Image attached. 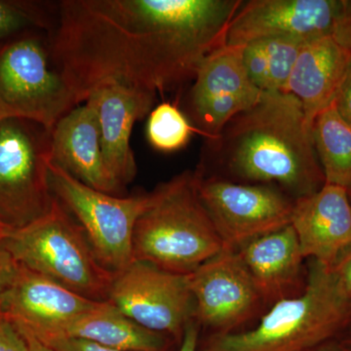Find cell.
Returning <instances> with one entry per match:
<instances>
[{
    "label": "cell",
    "instance_id": "obj_10",
    "mask_svg": "<svg viewBox=\"0 0 351 351\" xmlns=\"http://www.w3.org/2000/svg\"><path fill=\"white\" fill-rule=\"evenodd\" d=\"M108 301L141 326L180 341L189 321L195 318L189 274L141 261H133L114 274Z\"/></svg>",
    "mask_w": 351,
    "mask_h": 351
},
{
    "label": "cell",
    "instance_id": "obj_35",
    "mask_svg": "<svg viewBox=\"0 0 351 351\" xmlns=\"http://www.w3.org/2000/svg\"><path fill=\"white\" fill-rule=\"evenodd\" d=\"M346 189H348V197H350V200L351 202V186H350V188Z\"/></svg>",
    "mask_w": 351,
    "mask_h": 351
},
{
    "label": "cell",
    "instance_id": "obj_27",
    "mask_svg": "<svg viewBox=\"0 0 351 351\" xmlns=\"http://www.w3.org/2000/svg\"><path fill=\"white\" fill-rule=\"evenodd\" d=\"M332 106L336 108L341 117L351 125V53L348 56L345 75L332 101Z\"/></svg>",
    "mask_w": 351,
    "mask_h": 351
},
{
    "label": "cell",
    "instance_id": "obj_28",
    "mask_svg": "<svg viewBox=\"0 0 351 351\" xmlns=\"http://www.w3.org/2000/svg\"><path fill=\"white\" fill-rule=\"evenodd\" d=\"M54 351H122L101 346L87 339L58 337L45 341Z\"/></svg>",
    "mask_w": 351,
    "mask_h": 351
},
{
    "label": "cell",
    "instance_id": "obj_9",
    "mask_svg": "<svg viewBox=\"0 0 351 351\" xmlns=\"http://www.w3.org/2000/svg\"><path fill=\"white\" fill-rule=\"evenodd\" d=\"M195 173L198 195L223 249L237 251L258 237L290 225L295 199L277 186Z\"/></svg>",
    "mask_w": 351,
    "mask_h": 351
},
{
    "label": "cell",
    "instance_id": "obj_18",
    "mask_svg": "<svg viewBox=\"0 0 351 351\" xmlns=\"http://www.w3.org/2000/svg\"><path fill=\"white\" fill-rule=\"evenodd\" d=\"M250 272L263 302L276 304L295 297L302 278V255L291 225L245 244L237 250Z\"/></svg>",
    "mask_w": 351,
    "mask_h": 351
},
{
    "label": "cell",
    "instance_id": "obj_22",
    "mask_svg": "<svg viewBox=\"0 0 351 351\" xmlns=\"http://www.w3.org/2000/svg\"><path fill=\"white\" fill-rule=\"evenodd\" d=\"M314 149L325 177V184L351 186V125L332 106L314 120Z\"/></svg>",
    "mask_w": 351,
    "mask_h": 351
},
{
    "label": "cell",
    "instance_id": "obj_14",
    "mask_svg": "<svg viewBox=\"0 0 351 351\" xmlns=\"http://www.w3.org/2000/svg\"><path fill=\"white\" fill-rule=\"evenodd\" d=\"M341 0H250L242 2L226 34V44L245 46L265 38L306 43L332 36Z\"/></svg>",
    "mask_w": 351,
    "mask_h": 351
},
{
    "label": "cell",
    "instance_id": "obj_6",
    "mask_svg": "<svg viewBox=\"0 0 351 351\" xmlns=\"http://www.w3.org/2000/svg\"><path fill=\"white\" fill-rule=\"evenodd\" d=\"M80 105L54 63L47 32L29 29L0 41V120H29L52 130Z\"/></svg>",
    "mask_w": 351,
    "mask_h": 351
},
{
    "label": "cell",
    "instance_id": "obj_4",
    "mask_svg": "<svg viewBox=\"0 0 351 351\" xmlns=\"http://www.w3.org/2000/svg\"><path fill=\"white\" fill-rule=\"evenodd\" d=\"M156 193L134 230V261L188 276L218 255L223 241L201 202L195 172L159 184Z\"/></svg>",
    "mask_w": 351,
    "mask_h": 351
},
{
    "label": "cell",
    "instance_id": "obj_16",
    "mask_svg": "<svg viewBox=\"0 0 351 351\" xmlns=\"http://www.w3.org/2000/svg\"><path fill=\"white\" fill-rule=\"evenodd\" d=\"M291 226L304 258L332 267L351 244V202L348 189L325 184L294 201Z\"/></svg>",
    "mask_w": 351,
    "mask_h": 351
},
{
    "label": "cell",
    "instance_id": "obj_23",
    "mask_svg": "<svg viewBox=\"0 0 351 351\" xmlns=\"http://www.w3.org/2000/svg\"><path fill=\"white\" fill-rule=\"evenodd\" d=\"M195 133V127L176 104L163 101L149 112L147 137L157 151H179L189 144Z\"/></svg>",
    "mask_w": 351,
    "mask_h": 351
},
{
    "label": "cell",
    "instance_id": "obj_3",
    "mask_svg": "<svg viewBox=\"0 0 351 351\" xmlns=\"http://www.w3.org/2000/svg\"><path fill=\"white\" fill-rule=\"evenodd\" d=\"M351 320V302L332 269L311 261L301 294L272 306L255 329L215 334L204 351H313Z\"/></svg>",
    "mask_w": 351,
    "mask_h": 351
},
{
    "label": "cell",
    "instance_id": "obj_25",
    "mask_svg": "<svg viewBox=\"0 0 351 351\" xmlns=\"http://www.w3.org/2000/svg\"><path fill=\"white\" fill-rule=\"evenodd\" d=\"M0 351H29L22 332L0 311Z\"/></svg>",
    "mask_w": 351,
    "mask_h": 351
},
{
    "label": "cell",
    "instance_id": "obj_17",
    "mask_svg": "<svg viewBox=\"0 0 351 351\" xmlns=\"http://www.w3.org/2000/svg\"><path fill=\"white\" fill-rule=\"evenodd\" d=\"M51 161L90 188L123 196L104 162L98 115L89 101L73 108L51 131Z\"/></svg>",
    "mask_w": 351,
    "mask_h": 351
},
{
    "label": "cell",
    "instance_id": "obj_20",
    "mask_svg": "<svg viewBox=\"0 0 351 351\" xmlns=\"http://www.w3.org/2000/svg\"><path fill=\"white\" fill-rule=\"evenodd\" d=\"M60 337L87 339L122 351H163L167 346L163 334L141 326L108 301L97 302Z\"/></svg>",
    "mask_w": 351,
    "mask_h": 351
},
{
    "label": "cell",
    "instance_id": "obj_30",
    "mask_svg": "<svg viewBox=\"0 0 351 351\" xmlns=\"http://www.w3.org/2000/svg\"><path fill=\"white\" fill-rule=\"evenodd\" d=\"M1 239L2 237H0V311H1L2 294L10 280V277L12 276L16 263H17L4 247Z\"/></svg>",
    "mask_w": 351,
    "mask_h": 351
},
{
    "label": "cell",
    "instance_id": "obj_32",
    "mask_svg": "<svg viewBox=\"0 0 351 351\" xmlns=\"http://www.w3.org/2000/svg\"><path fill=\"white\" fill-rule=\"evenodd\" d=\"M21 332H22L23 336L25 337V341H27V346H29V351H54L50 346L45 345V343H43V341H39L38 339H36V337L32 336L29 332L22 331V330H19Z\"/></svg>",
    "mask_w": 351,
    "mask_h": 351
},
{
    "label": "cell",
    "instance_id": "obj_5",
    "mask_svg": "<svg viewBox=\"0 0 351 351\" xmlns=\"http://www.w3.org/2000/svg\"><path fill=\"white\" fill-rule=\"evenodd\" d=\"M2 242L16 263L93 301H108L114 274L95 255L82 226L55 200L47 214L8 230Z\"/></svg>",
    "mask_w": 351,
    "mask_h": 351
},
{
    "label": "cell",
    "instance_id": "obj_12",
    "mask_svg": "<svg viewBox=\"0 0 351 351\" xmlns=\"http://www.w3.org/2000/svg\"><path fill=\"white\" fill-rule=\"evenodd\" d=\"M195 319L216 334L232 332L257 313L263 300L237 251L223 249L189 274Z\"/></svg>",
    "mask_w": 351,
    "mask_h": 351
},
{
    "label": "cell",
    "instance_id": "obj_36",
    "mask_svg": "<svg viewBox=\"0 0 351 351\" xmlns=\"http://www.w3.org/2000/svg\"><path fill=\"white\" fill-rule=\"evenodd\" d=\"M346 343H348V345L351 346V339L350 341H345Z\"/></svg>",
    "mask_w": 351,
    "mask_h": 351
},
{
    "label": "cell",
    "instance_id": "obj_29",
    "mask_svg": "<svg viewBox=\"0 0 351 351\" xmlns=\"http://www.w3.org/2000/svg\"><path fill=\"white\" fill-rule=\"evenodd\" d=\"M337 280L351 302V244L331 267Z\"/></svg>",
    "mask_w": 351,
    "mask_h": 351
},
{
    "label": "cell",
    "instance_id": "obj_24",
    "mask_svg": "<svg viewBox=\"0 0 351 351\" xmlns=\"http://www.w3.org/2000/svg\"><path fill=\"white\" fill-rule=\"evenodd\" d=\"M55 11L56 4L0 0V41L29 29L50 32L54 25Z\"/></svg>",
    "mask_w": 351,
    "mask_h": 351
},
{
    "label": "cell",
    "instance_id": "obj_34",
    "mask_svg": "<svg viewBox=\"0 0 351 351\" xmlns=\"http://www.w3.org/2000/svg\"><path fill=\"white\" fill-rule=\"evenodd\" d=\"M7 230H8V228H5V226H2L1 223H0V237H3V235L5 234Z\"/></svg>",
    "mask_w": 351,
    "mask_h": 351
},
{
    "label": "cell",
    "instance_id": "obj_26",
    "mask_svg": "<svg viewBox=\"0 0 351 351\" xmlns=\"http://www.w3.org/2000/svg\"><path fill=\"white\" fill-rule=\"evenodd\" d=\"M332 36L343 49L351 53V0H341Z\"/></svg>",
    "mask_w": 351,
    "mask_h": 351
},
{
    "label": "cell",
    "instance_id": "obj_11",
    "mask_svg": "<svg viewBox=\"0 0 351 351\" xmlns=\"http://www.w3.org/2000/svg\"><path fill=\"white\" fill-rule=\"evenodd\" d=\"M242 49L243 46H221L205 58L193 78L184 114L204 141L218 137L233 117L253 108L262 97L245 69Z\"/></svg>",
    "mask_w": 351,
    "mask_h": 351
},
{
    "label": "cell",
    "instance_id": "obj_21",
    "mask_svg": "<svg viewBox=\"0 0 351 351\" xmlns=\"http://www.w3.org/2000/svg\"><path fill=\"white\" fill-rule=\"evenodd\" d=\"M302 44L292 38H265L243 46L242 59L252 82L263 92L286 93Z\"/></svg>",
    "mask_w": 351,
    "mask_h": 351
},
{
    "label": "cell",
    "instance_id": "obj_19",
    "mask_svg": "<svg viewBox=\"0 0 351 351\" xmlns=\"http://www.w3.org/2000/svg\"><path fill=\"white\" fill-rule=\"evenodd\" d=\"M350 52L332 36L302 44L291 73L286 93L301 103L307 126L334 101L345 75Z\"/></svg>",
    "mask_w": 351,
    "mask_h": 351
},
{
    "label": "cell",
    "instance_id": "obj_31",
    "mask_svg": "<svg viewBox=\"0 0 351 351\" xmlns=\"http://www.w3.org/2000/svg\"><path fill=\"white\" fill-rule=\"evenodd\" d=\"M198 336H199L198 322L193 318L189 321L184 328L179 351H198Z\"/></svg>",
    "mask_w": 351,
    "mask_h": 351
},
{
    "label": "cell",
    "instance_id": "obj_7",
    "mask_svg": "<svg viewBox=\"0 0 351 351\" xmlns=\"http://www.w3.org/2000/svg\"><path fill=\"white\" fill-rule=\"evenodd\" d=\"M51 131L24 119L0 120V223L24 228L56 200L50 184Z\"/></svg>",
    "mask_w": 351,
    "mask_h": 351
},
{
    "label": "cell",
    "instance_id": "obj_15",
    "mask_svg": "<svg viewBox=\"0 0 351 351\" xmlns=\"http://www.w3.org/2000/svg\"><path fill=\"white\" fill-rule=\"evenodd\" d=\"M156 97L141 88L110 82L96 88L85 101L98 115L104 162L123 191L137 175L130 145L134 124L152 112Z\"/></svg>",
    "mask_w": 351,
    "mask_h": 351
},
{
    "label": "cell",
    "instance_id": "obj_33",
    "mask_svg": "<svg viewBox=\"0 0 351 351\" xmlns=\"http://www.w3.org/2000/svg\"><path fill=\"white\" fill-rule=\"evenodd\" d=\"M313 351H351V346L346 343H338L332 339Z\"/></svg>",
    "mask_w": 351,
    "mask_h": 351
},
{
    "label": "cell",
    "instance_id": "obj_2",
    "mask_svg": "<svg viewBox=\"0 0 351 351\" xmlns=\"http://www.w3.org/2000/svg\"><path fill=\"white\" fill-rule=\"evenodd\" d=\"M196 172L244 184H271L297 199L325 184L300 101L263 92L253 108L233 117L218 137L204 141Z\"/></svg>",
    "mask_w": 351,
    "mask_h": 351
},
{
    "label": "cell",
    "instance_id": "obj_13",
    "mask_svg": "<svg viewBox=\"0 0 351 351\" xmlns=\"http://www.w3.org/2000/svg\"><path fill=\"white\" fill-rule=\"evenodd\" d=\"M97 302L17 263L2 294L1 311L18 329L45 343L62 336Z\"/></svg>",
    "mask_w": 351,
    "mask_h": 351
},
{
    "label": "cell",
    "instance_id": "obj_1",
    "mask_svg": "<svg viewBox=\"0 0 351 351\" xmlns=\"http://www.w3.org/2000/svg\"><path fill=\"white\" fill-rule=\"evenodd\" d=\"M241 0H62L51 54L80 104L119 82L163 94L226 44Z\"/></svg>",
    "mask_w": 351,
    "mask_h": 351
},
{
    "label": "cell",
    "instance_id": "obj_8",
    "mask_svg": "<svg viewBox=\"0 0 351 351\" xmlns=\"http://www.w3.org/2000/svg\"><path fill=\"white\" fill-rule=\"evenodd\" d=\"M51 188L82 226L105 269L117 274L134 261L133 233L138 218L156 199L152 193L124 197L90 188L50 161Z\"/></svg>",
    "mask_w": 351,
    "mask_h": 351
}]
</instances>
